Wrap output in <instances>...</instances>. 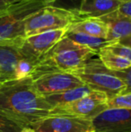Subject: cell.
Wrapping results in <instances>:
<instances>
[{"instance_id":"30bf717a","label":"cell","mask_w":131,"mask_h":132,"mask_svg":"<svg viewBox=\"0 0 131 132\" xmlns=\"http://www.w3.org/2000/svg\"><path fill=\"white\" fill-rule=\"evenodd\" d=\"M93 132H131L129 110L106 109L92 120Z\"/></svg>"},{"instance_id":"8992f818","label":"cell","mask_w":131,"mask_h":132,"mask_svg":"<svg viewBox=\"0 0 131 132\" xmlns=\"http://www.w3.org/2000/svg\"><path fill=\"white\" fill-rule=\"evenodd\" d=\"M108 96L98 91H92L85 96L61 107L49 111V115L64 114L93 120L107 109Z\"/></svg>"},{"instance_id":"5bb4252c","label":"cell","mask_w":131,"mask_h":132,"mask_svg":"<svg viewBox=\"0 0 131 132\" xmlns=\"http://www.w3.org/2000/svg\"><path fill=\"white\" fill-rule=\"evenodd\" d=\"M66 31H80L90 36L106 40L108 36V25L96 17L83 18L82 20L73 23Z\"/></svg>"},{"instance_id":"6da1fadb","label":"cell","mask_w":131,"mask_h":132,"mask_svg":"<svg viewBox=\"0 0 131 132\" xmlns=\"http://www.w3.org/2000/svg\"><path fill=\"white\" fill-rule=\"evenodd\" d=\"M50 110L44 98L34 91L30 77L0 83V112L23 127L47 117Z\"/></svg>"},{"instance_id":"e0dca14e","label":"cell","mask_w":131,"mask_h":132,"mask_svg":"<svg viewBox=\"0 0 131 132\" xmlns=\"http://www.w3.org/2000/svg\"><path fill=\"white\" fill-rule=\"evenodd\" d=\"M65 36L69 39V40H73L75 43L84 46V47L90 48V49L95 51L96 52H98L100 49L103 48L108 43V42L106 40L90 36V35L86 34V33L80 32V31H66Z\"/></svg>"},{"instance_id":"52a82bcc","label":"cell","mask_w":131,"mask_h":132,"mask_svg":"<svg viewBox=\"0 0 131 132\" xmlns=\"http://www.w3.org/2000/svg\"><path fill=\"white\" fill-rule=\"evenodd\" d=\"M35 132H93L92 120L72 115H48L29 126Z\"/></svg>"},{"instance_id":"3957f363","label":"cell","mask_w":131,"mask_h":132,"mask_svg":"<svg viewBox=\"0 0 131 132\" xmlns=\"http://www.w3.org/2000/svg\"><path fill=\"white\" fill-rule=\"evenodd\" d=\"M56 0H21L0 13V45L23 43L25 23L30 17Z\"/></svg>"},{"instance_id":"d6986e66","label":"cell","mask_w":131,"mask_h":132,"mask_svg":"<svg viewBox=\"0 0 131 132\" xmlns=\"http://www.w3.org/2000/svg\"><path fill=\"white\" fill-rule=\"evenodd\" d=\"M36 63L37 62L31 60V59L22 57L18 61L15 69H14V80H21L30 77L34 69Z\"/></svg>"},{"instance_id":"8fae6325","label":"cell","mask_w":131,"mask_h":132,"mask_svg":"<svg viewBox=\"0 0 131 132\" xmlns=\"http://www.w3.org/2000/svg\"><path fill=\"white\" fill-rule=\"evenodd\" d=\"M108 25V42H120L130 46L131 37V20L119 17L116 11L99 17Z\"/></svg>"},{"instance_id":"9c48e42d","label":"cell","mask_w":131,"mask_h":132,"mask_svg":"<svg viewBox=\"0 0 131 132\" xmlns=\"http://www.w3.org/2000/svg\"><path fill=\"white\" fill-rule=\"evenodd\" d=\"M66 31V29L53 30L25 37L19 47L22 57L38 62L44 54L65 36Z\"/></svg>"},{"instance_id":"44dd1931","label":"cell","mask_w":131,"mask_h":132,"mask_svg":"<svg viewBox=\"0 0 131 132\" xmlns=\"http://www.w3.org/2000/svg\"><path fill=\"white\" fill-rule=\"evenodd\" d=\"M23 128L0 112V132H21Z\"/></svg>"},{"instance_id":"7402d4cb","label":"cell","mask_w":131,"mask_h":132,"mask_svg":"<svg viewBox=\"0 0 131 132\" xmlns=\"http://www.w3.org/2000/svg\"><path fill=\"white\" fill-rule=\"evenodd\" d=\"M117 14L121 18L131 20V0H123L116 10Z\"/></svg>"},{"instance_id":"277c9868","label":"cell","mask_w":131,"mask_h":132,"mask_svg":"<svg viewBox=\"0 0 131 132\" xmlns=\"http://www.w3.org/2000/svg\"><path fill=\"white\" fill-rule=\"evenodd\" d=\"M72 74L93 91L103 93L108 98L130 91V87L119 79L114 71L107 69L99 59H90Z\"/></svg>"},{"instance_id":"ba28073f","label":"cell","mask_w":131,"mask_h":132,"mask_svg":"<svg viewBox=\"0 0 131 132\" xmlns=\"http://www.w3.org/2000/svg\"><path fill=\"white\" fill-rule=\"evenodd\" d=\"M32 80L34 91L42 97L84 85L75 75L64 72L44 74Z\"/></svg>"},{"instance_id":"603a6c76","label":"cell","mask_w":131,"mask_h":132,"mask_svg":"<svg viewBox=\"0 0 131 132\" xmlns=\"http://www.w3.org/2000/svg\"><path fill=\"white\" fill-rule=\"evenodd\" d=\"M21 0H0V13L8 8L10 5L17 3Z\"/></svg>"},{"instance_id":"7a4b0ae2","label":"cell","mask_w":131,"mask_h":132,"mask_svg":"<svg viewBox=\"0 0 131 132\" xmlns=\"http://www.w3.org/2000/svg\"><path fill=\"white\" fill-rule=\"evenodd\" d=\"M95 55V51L64 36L39 59L30 77L34 79L39 76L56 72L72 74Z\"/></svg>"},{"instance_id":"5b68a950","label":"cell","mask_w":131,"mask_h":132,"mask_svg":"<svg viewBox=\"0 0 131 132\" xmlns=\"http://www.w3.org/2000/svg\"><path fill=\"white\" fill-rule=\"evenodd\" d=\"M82 20L74 11L64 7L48 5L30 17L25 23V37L48 31L66 29L73 23Z\"/></svg>"},{"instance_id":"9a60e30c","label":"cell","mask_w":131,"mask_h":132,"mask_svg":"<svg viewBox=\"0 0 131 132\" xmlns=\"http://www.w3.org/2000/svg\"><path fill=\"white\" fill-rule=\"evenodd\" d=\"M92 91L93 90L89 88L87 85H84L61 93L44 96L43 98L47 102L48 104L51 107V109H54V108L61 107V106L68 104L70 103H73V102L85 96Z\"/></svg>"},{"instance_id":"cb8c5ba5","label":"cell","mask_w":131,"mask_h":132,"mask_svg":"<svg viewBox=\"0 0 131 132\" xmlns=\"http://www.w3.org/2000/svg\"><path fill=\"white\" fill-rule=\"evenodd\" d=\"M21 132H35L33 129H32L31 128H29V127H25V128H23V129H22V131Z\"/></svg>"},{"instance_id":"2e32d148","label":"cell","mask_w":131,"mask_h":132,"mask_svg":"<svg viewBox=\"0 0 131 132\" xmlns=\"http://www.w3.org/2000/svg\"><path fill=\"white\" fill-rule=\"evenodd\" d=\"M97 56L103 66L110 71H123L131 67V60L115 55L104 48L99 50Z\"/></svg>"},{"instance_id":"7c38bea8","label":"cell","mask_w":131,"mask_h":132,"mask_svg":"<svg viewBox=\"0 0 131 132\" xmlns=\"http://www.w3.org/2000/svg\"><path fill=\"white\" fill-rule=\"evenodd\" d=\"M123 0H80V5L74 11L80 18L106 15L118 9Z\"/></svg>"},{"instance_id":"ffe728a7","label":"cell","mask_w":131,"mask_h":132,"mask_svg":"<svg viewBox=\"0 0 131 132\" xmlns=\"http://www.w3.org/2000/svg\"><path fill=\"white\" fill-rule=\"evenodd\" d=\"M103 48L108 50L111 53L115 54V55L131 60L130 46L126 45V44L122 43L120 42H108Z\"/></svg>"},{"instance_id":"4fadbf2b","label":"cell","mask_w":131,"mask_h":132,"mask_svg":"<svg viewBox=\"0 0 131 132\" xmlns=\"http://www.w3.org/2000/svg\"><path fill=\"white\" fill-rule=\"evenodd\" d=\"M19 45H0V83L14 80V69L18 61L22 59Z\"/></svg>"},{"instance_id":"ac0fdd59","label":"cell","mask_w":131,"mask_h":132,"mask_svg":"<svg viewBox=\"0 0 131 132\" xmlns=\"http://www.w3.org/2000/svg\"><path fill=\"white\" fill-rule=\"evenodd\" d=\"M107 109H120L131 111V91H127L107 100Z\"/></svg>"},{"instance_id":"d4e9b609","label":"cell","mask_w":131,"mask_h":132,"mask_svg":"<svg viewBox=\"0 0 131 132\" xmlns=\"http://www.w3.org/2000/svg\"><path fill=\"white\" fill-rule=\"evenodd\" d=\"M0 75H1V73H0Z\"/></svg>"}]
</instances>
